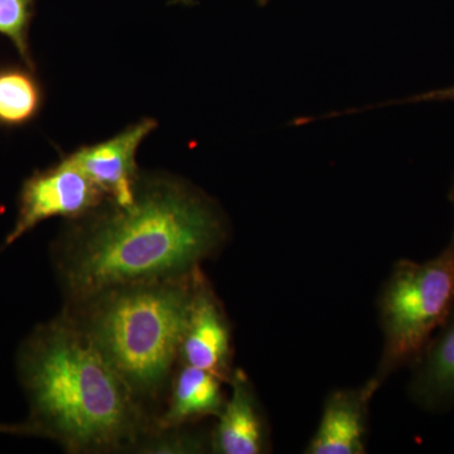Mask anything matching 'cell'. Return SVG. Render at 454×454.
<instances>
[{
	"label": "cell",
	"instance_id": "10",
	"mask_svg": "<svg viewBox=\"0 0 454 454\" xmlns=\"http://www.w3.org/2000/svg\"><path fill=\"white\" fill-rule=\"evenodd\" d=\"M408 397L418 409L443 414L454 409V306L411 367Z\"/></svg>",
	"mask_w": 454,
	"mask_h": 454
},
{
	"label": "cell",
	"instance_id": "17",
	"mask_svg": "<svg viewBox=\"0 0 454 454\" xmlns=\"http://www.w3.org/2000/svg\"><path fill=\"white\" fill-rule=\"evenodd\" d=\"M270 0H258L260 5H267Z\"/></svg>",
	"mask_w": 454,
	"mask_h": 454
},
{
	"label": "cell",
	"instance_id": "1",
	"mask_svg": "<svg viewBox=\"0 0 454 454\" xmlns=\"http://www.w3.org/2000/svg\"><path fill=\"white\" fill-rule=\"evenodd\" d=\"M229 238L210 196L179 178L140 176L129 205L107 200L70 220L51 247V262L66 303L121 284L192 276Z\"/></svg>",
	"mask_w": 454,
	"mask_h": 454
},
{
	"label": "cell",
	"instance_id": "4",
	"mask_svg": "<svg viewBox=\"0 0 454 454\" xmlns=\"http://www.w3.org/2000/svg\"><path fill=\"white\" fill-rule=\"evenodd\" d=\"M454 306V239L424 262L397 260L379 292L382 348L370 380L380 389L391 375L411 369Z\"/></svg>",
	"mask_w": 454,
	"mask_h": 454
},
{
	"label": "cell",
	"instance_id": "9",
	"mask_svg": "<svg viewBox=\"0 0 454 454\" xmlns=\"http://www.w3.org/2000/svg\"><path fill=\"white\" fill-rule=\"evenodd\" d=\"M231 395L227 397L217 423L210 433L215 454H265L271 452L270 427L249 376L235 369Z\"/></svg>",
	"mask_w": 454,
	"mask_h": 454
},
{
	"label": "cell",
	"instance_id": "8",
	"mask_svg": "<svg viewBox=\"0 0 454 454\" xmlns=\"http://www.w3.org/2000/svg\"><path fill=\"white\" fill-rule=\"evenodd\" d=\"M379 387L372 380L331 391L304 454H365L370 404Z\"/></svg>",
	"mask_w": 454,
	"mask_h": 454
},
{
	"label": "cell",
	"instance_id": "12",
	"mask_svg": "<svg viewBox=\"0 0 454 454\" xmlns=\"http://www.w3.org/2000/svg\"><path fill=\"white\" fill-rule=\"evenodd\" d=\"M41 106V91L31 74L0 71V122L20 125L31 121Z\"/></svg>",
	"mask_w": 454,
	"mask_h": 454
},
{
	"label": "cell",
	"instance_id": "2",
	"mask_svg": "<svg viewBox=\"0 0 454 454\" xmlns=\"http://www.w3.org/2000/svg\"><path fill=\"white\" fill-rule=\"evenodd\" d=\"M28 402L25 423L0 427L50 439L73 454L137 453L155 429L154 417L59 312L38 325L17 354Z\"/></svg>",
	"mask_w": 454,
	"mask_h": 454
},
{
	"label": "cell",
	"instance_id": "7",
	"mask_svg": "<svg viewBox=\"0 0 454 454\" xmlns=\"http://www.w3.org/2000/svg\"><path fill=\"white\" fill-rule=\"evenodd\" d=\"M155 127L157 122L145 119L106 142L82 146L67 157L106 193L110 202L129 205L142 176L137 166V152Z\"/></svg>",
	"mask_w": 454,
	"mask_h": 454
},
{
	"label": "cell",
	"instance_id": "16",
	"mask_svg": "<svg viewBox=\"0 0 454 454\" xmlns=\"http://www.w3.org/2000/svg\"><path fill=\"white\" fill-rule=\"evenodd\" d=\"M450 203H452L453 211H454V178H453V182H452V186H450ZM452 239H454V230H453Z\"/></svg>",
	"mask_w": 454,
	"mask_h": 454
},
{
	"label": "cell",
	"instance_id": "14",
	"mask_svg": "<svg viewBox=\"0 0 454 454\" xmlns=\"http://www.w3.org/2000/svg\"><path fill=\"white\" fill-rule=\"evenodd\" d=\"M35 13V0H0V35L13 42L29 67H33L28 32Z\"/></svg>",
	"mask_w": 454,
	"mask_h": 454
},
{
	"label": "cell",
	"instance_id": "11",
	"mask_svg": "<svg viewBox=\"0 0 454 454\" xmlns=\"http://www.w3.org/2000/svg\"><path fill=\"white\" fill-rule=\"evenodd\" d=\"M223 384L214 373L178 363L155 420L157 428H179L219 417L227 400Z\"/></svg>",
	"mask_w": 454,
	"mask_h": 454
},
{
	"label": "cell",
	"instance_id": "3",
	"mask_svg": "<svg viewBox=\"0 0 454 454\" xmlns=\"http://www.w3.org/2000/svg\"><path fill=\"white\" fill-rule=\"evenodd\" d=\"M193 274L110 286L61 310L155 418L178 365Z\"/></svg>",
	"mask_w": 454,
	"mask_h": 454
},
{
	"label": "cell",
	"instance_id": "6",
	"mask_svg": "<svg viewBox=\"0 0 454 454\" xmlns=\"http://www.w3.org/2000/svg\"><path fill=\"white\" fill-rule=\"evenodd\" d=\"M178 363L214 373L225 384L235 372L231 322L202 268L193 274L192 298Z\"/></svg>",
	"mask_w": 454,
	"mask_h": 454
},
{
	"label": "cell",
	"instance_id": "5",
	"mask_svg": "<svg viewBox=\"0 0 454 454\" xmlns=\"http://www.w3.org/2000/svg\"><path fill=\"white\" fill-rule=\"evenodd\" d=\"M106 201V193L66 157L56 166L27 179L20 191L16 223L0 253L44 220L52 217L77 220Z\"/></svg>",
	"mask_w": 454,
	"mask_h": 454
},
{
	"label": "cell",
	"instance_id": "13",
	"mask_svg": "<svg viewBox=\"0 0 454 454\" xmlns=\"http://www.w3.org/2000/svg\"><path fill=\"white\" fill-rule=\"evenodd\" d=\"M188 427L179 428H155L143 439L137 453L146 454H195L210 450V435L192 432Z\"/></svg>",
	"mask_w": 454,
	"mask_h": 454
},
{
	"label": "cell",
	"instance_id": "15",
	"mask_svg": "<svg viewBox=\"0 0 454 454\" xmlns=\"http://www.w3.org/2000/svg\"><path fill=\"white\" fill-rule=\"evenodd\" d=\"M415 100H454V86L429 92V94L422 95V97L415 98Z\"/></svg>",
	"mask_w": 454,
	"mask_h": 454
}]
</instances>
